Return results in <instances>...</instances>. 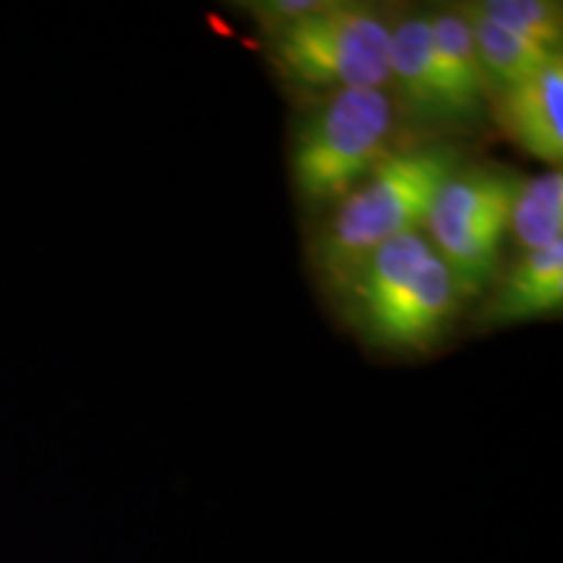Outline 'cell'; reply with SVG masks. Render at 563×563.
Listing matches in <instances>:
<instances>
[{
    "label": "cell",
    "instance_id": "2",
    "mask_svg": "<svg viewBox=\"0 0 563 563\" xmlns=\"http://www.w3.org/2000/svg\"><path fill=\"white\" fill-rule=\"evenodd\" d=\"M342 295L365 340L402 355L431 350L464 302L452 269L422 232L382 245Z\"/></svg>",
    "mask_w": 563,
    "mask_h": 563
},
{
    "label": "cell",
    "instance_id": "4",
    "mask_svg": "<svg viewBox=\"0 0 563 563\" xmlns=\"http://www.w3.org/2000/svg\"><path fill=\"white\" fill-rule=\"evenodd\" d=\"M391 24L363 5L332 3L272 34L269 60L308 89H389Z\"/></svg>",
    "mask_w": 563,
    "mask_h": 563
},
{
    "label": "cell",
    "instance_id": "7",
    "mask_svg": "<svg viewBox=\"0 0 563 563\" xmlns=\"http://www.w3.org/2000/svg\"><path fill=\"white\" fill-rule=\"evenodd\" d=\"M394 104L420 123H456L433 55L431 19L405 16L391 24L389 89Z\"/></svg>",
    "mask_w": 563,
    "mask_h": 563
},
{
    "label": "cell",
    "instance_id": "6",
    "mask_svg": "<svg viewBox=\"0 0 563 563\" xmlns=\"http://www.w3.org/2000/svg\"><path fill=\"white\" fill-rule=\"evenodd\" d=\"M496 97V121L519 150L559 165L563 157V58L501 91Z\"/></svg>",
    "mask_w": 563,
    "mask_h": 563
},
{
    "label": "cell",
    "instance_id": "5",
    "mask_svg": "<svg viewBox=\"0 0 563 563\" xmlns=\"http://www.w3.org/2000/svg\"><path fill=\"white\" fill-rule=\"evenodd\" d=\"M519 180L496 167H470L449 175L435 194L422 235L452 269L464 300L483 292L496 277Z\"/></svg>",
    "mask_w": 563,
    "mask_h": 563
},
{
    "label": "cell",
    "instance_id": "10",
    "mask_svg": "<svg viewBox=\"0 0 563 563\" xmlns=\"http://www.w3.org/2000/svg\"><path fill=\"white\" fill-rule=\"evenodd\" d=\"M462 16L473 30L477 58H481L490 95H501V91L527 81L561 55L522 37V34L504 30L496 21L483 16L475 5H464Z\"/></svg>",
    "mask_w": 563,
    "mask_h": 563
},
{
    "label": "cell",
    "instance_id": "12",
    "mask_svg": "<svg viewBox=\"0 0 563 563\" xmlns=\"http://www.w3.org/2000/svg\"><path fill=\"white\" fill-rule=\"evenodd\" d=\"M483 16L496 21L498 26L514 34L538 42L548 51L561 53L563 40V11L561 3L551 0H485L473 3Z\"/></svg>",
    "mask_w": 563,
    "mask_h": 563
},
{
    "label": "cell",
    "instance_id": "3",
    "mask_svg": "<svg viewBox=\"0 0 563 563\" xmlns=\"http://www.w3.org/2000/svg\"><path fill=\"white\" fill-rule=\"evenodd\" d=\"M397 104L386 89H342L321 102L292 141V183L308 207H336L394 152Z\"/></svg>",
    "mask_w": 563,
    "mask_h": 563
},
{
    "label": "cell",
    "instance_id": "13",
    "mask_svg": "<svg viewBox=\"0 0 563 563\" xmlns=\"http://www.w3.org/2000/svg\"><path fill=\"white\" fill-rule=\"evenodd\" d=\"M329 5H332V0H272V3H253L251 9L258 21H264L266 30L277 34L302 19L313 16V13L329 9Z\"/></svg>",
    "mask_w": 563,
    "mask_h": 563
},
{
    "label": "cell",
    "instance_id": "11",
    "mask_svg": "<svg viewBox=\"0 0 563 563\" xmlns=\"http://www.w3.org/2000/svg\"><path fill=\"white\" fill-rule=\"evenodd\" d=\"M509 232L522 253L551 249L563 241V175L548 170L519 180L511 201Z\"/></svg>",
    "mask_w": 563,
    "mask_h": 563
},
{
    "label": "cell",
    "instance_id": "1",
    "mask_svg": "<svg viewBox=\"0 0 563 563\" xmlns=\"http://www.w3.org/2000/svg\"><path fill=\"white\" fill-rule=\"evenodd\" d=\"M460 157L449 146L394 150L334 207L313 245V264L329 290L342 292L382 245L426 230L433 199Z\"/></svg>",
    "mask_w": 563,
    "mask_h": 563
},
{
    "label": "cell",
    "instance_id": "8",
    "mask_svg": "<svg viewBox=\"0 0 563 563\" xmlns=\"http://www.w3.org/2000/svg\"><path fill=\"white\" fill-rule=\"evenodd\" d=\"M563 306V241L527 251L493 290L481 316L485 327H511L559 311Z\"/></svg>",
    "mask_w": 563,
    "mask_h": 563
},
{
    "label": "cell",
    "instance_id": "9",
    "mask_svg": "<svg viewBox=\"0 0 563 563\" xmlns=\"http://www.w3.org/2000/svg\"><path fill=\"white\" fill-rule=\"evenodd\" d=\"M428 19H431L435 66H439L456 121H475L490 91L485 84L481 58H477L473 30L462 11H441Z\"/></svg>",
    "mask_w": 563,
    "mask_h": 563
}]
</instances>
